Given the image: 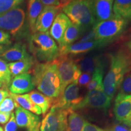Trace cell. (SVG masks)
I'll list each match as a JSON object with an SVG mask.
<instances>
[{
  "label": "cell",
  "mask_w": 131,
  "mask_h": 131,
  "mask_svg": "<svg viewBox=\"0 0 131 131\" xmlns=\"http://www.w3.org/2000/svg\"><path fill=\"white\" fill-rule=\"evenodd\" d=\"M33 82L42 94L56 99L61 95V83L57 64L53 61L38 63L33 70Z\"/></svg>",
  "instance_id": "6da1fadb"
},
{
  "label": "cell",
  "mask_w": 131,
  "mask_h": 131,
  "mask_svg": "<svg viewBox=\"0 0 131 131\" xmlns=\"http://www.w3.org/2000/svg\"><path fill=\"white\" fill-rule=\"evenodd\" d=\"M130 70L131 56L128 52L120 49L111 55L110 68L103 80V91L111 99Z\"/></svg>",
  "instance_id": "7a4b0ae2"
},
{
  "label": "cell",
  "mask_w": 131,
  "mask_h": 131,
  "mask_svg": "<svg viewBox=\"0 0 131 131\" xmlns=\"http://www.w3.org/2000/svg\"><path fill=\"white\" fill-rule=\"evenodd\" d=\"M62 10L72 23L80 27L85 32L96 23L91 1L72 0Z\"/></svg>",
  "instance_id": "3957f363"
},
{
  "label": "cell",
  "mask_w": 131,
  "mask_h": 131,
  "mask_svg": "<svg viewBox=\"0 0 131 131\" xmlns=\"http://www.w3.org/2000/svg\"><path fill=\"white\" fill-rule=\"evenodd\" d=\"M30 46L37 58L42 61L50 62L59 57L58 46L49 32H37L30 37Z\"/></svg>",
  "instance_id": "277c9868"
},
{
  "label": "cell",
  "mask_w": 131,
  "mask_h": 131,
  "mask_svg": "<svg viewBox=\"0 0 131 131\" xmlns=\"http://www.w3.org/2000/svg\"><path fill=\"white\" fill-rule=\"evenodd\" d=\"M129 21L115 15L107 20L101 21L94 26L95 40L109 44L125 31Z\"/></svg>",
  "instance_id": "5b68a950"
},
{
  "label": "cell",
  "mask_w": 131,
  "mask_h": 131,
  "mask_svg": "<svg viewBox=\"0 0 131 131\" xmlns=\"http://www.w3.org/2000/svg\"><path fill=\"white\" fill-rule=\"evenodd\" d=\"M54 61L58 68L63 93L68 85L78 81L82 72L76 61L69 55H60Z\"/></svg>",
  "instance_id": "8992f818"
},
{
  "label": "cell",
  "mask_w": 131,
  "mask_h": 131,
  "mask_svg": "<svg viewBox=\"0 0 131 131\" xmlns=\"http://www.w3.org/2000/svg\"><path fill=\"white\" fill-rule=\"evenodd\" d=\"M70 111L52 106L49 112L42 119L40 131H67L68 116Z\"/></svg>",
  "instance_id": "52a82bcc"
},
{
  "label": "cell",
  "mask_w": 131,
  "mask_h": 131,
  "mask_svg": "<svg viewBox=\"0 0 131 131\" xmlns=\"http://www.w3.org/2000/svg\"><path fill=\"white\" fill-rule=\"evenodd\" d=\"M110 98L103 89H95L88 92L79 103L71 108V111H76L84 109H96L107 112L111 104Z\"/></svg>",
  "instance_id": "ba28073f"
},
{
  "label": "cell",
  "mask_w": 131,
  "mask_h": 131,
  "mask_svg": "<svg viewBox=\"0 0 131 131\" xmlns=\"http://www.w3.org/2000/svg\"><path fill=\"white\" fill-rule=\"evenodd\" d=\"M25 18L26 13L23 9L18 7L14 8L0 15V29L12 35H17L23 29Z\"/></svg>",
  "instance_id": "9c48e42d"
},
{
  "label": "cell",
  "mask_w": 131,
  "mask_h": 131,
  "mask_svg": "<svg viewBox=\"0 0 131 131\" xmlns=\"http://www.w3.org/2000/svg\"><path fill=\"white\" fill-rule=\"evenodd\" d=\"M82 99L83 97L80 95V89L77 82H75L68 85L61 95L53 100L52 106L72 111L71 108L79 103Z\"/></svg>",
  "instance_id": "30bf717a"
},
{
  "label": "cell",
  "mask_w": 131,
  "mask_h": 131,
  "mask_svg": "<svg viewBox=\"0 0 131 131\" xmlns=\"http://www.w3.org/2000/svg\"><path fill=\"white\" fill-rule=\"evenodd\" d=\"M17 126L26 128L28 131H34L40 128V118L34 113L19 106L15 114Z\"/></svg>",
  "instance_id": "8fae6325"
},
{
  "label": "cell",
  "mask_w": 131,
  "mask_h": 131,
  "mask_svg": "<svg viewBox=\"0 0 131 131\" xmlns=\"http://www.w3.org/2000/svg\"><path fill=\"white\" fill-rule=\"evenodd\" d=\"M106 45H107V44L96 40L87 42H78L77 43L72 44L61 52H60L59 53V56L60 55H75V56H77V55L86 53L94 50H96V49L103 48V47H105Z\"/></svg>",
  "instance_id": "7c38bea8"
},
{
  "label": "cell",
  "mask_w": 131,
  "mask_h": 131,
  "mask_svg": "<svg viewBox=\"0 0 131 131\" xmlns=\"http://www.w3.org/2000/svg\"><path fill=\"white\" fill-rule=\"evenodd\" d=\"M60 9L58 6H45L36 21L35 32H48Z\"/></svg>",
  "instance_id": "4fadbf2b"
},
{
  "label": "cell",
  "mask_w": 131,
  "mask_h": 131,
  "mask_svg": "<svg viewBox=\"0 0 131 131\" xmlns=\"http://www.w3.org/2000/svg\"><path fill=\"white\" fill-rule=\"evenodd\" d=\"M91 1L96 23L114 16L113 11L114 0H91Z\"/></svg>",
  "instance_id": "5bb4252c"
},
{
  "label": "cell",
  "mask_w": 131,
  "mask_h": 131,
  "mask_svg": "<svg viewBox=\"0 0 131 131\" xmlns=\"http://www.w3.org/2000/svg\"><path fill=\"white\" fill-rule=\"evenodd\" d=\"M35 88L30 73H25L15 77L9 85L10 92L14 94L22 95L32 91Z\"/></svg>",
  "instance_id": "9a60e30c"
},
{
  "label": "cell",
  "mask_w": 131,
  "mask_h": 131,
  "mask_svg": "<svg viewBox=\"0 0 131 131\" xmlns=\"http://www.w3.org/2000/svg\"><path fill=\"white\" fill-rule=\"evenodd\" d=\"M70 23V19L64 13H59L54 19L49 34L52 38L58 42V47L61 46L65 31Z\"/></svg>",
  "instance_id": "2e32d148"
},
{
  "label": "cell",
  "mask_w": 131,
  "mask_h": 131,
  "mask_svg": "<svg viewBox=\"0 0 131 131\" xmlns=\"http://www.w3.org/2000/svg\"><path fill=\"white\" fill-rule=\"evenodd\" d=\"M114 112L118 122H123L131 115V94L126 95H117L115 100Z\"/></svg>",
  "instance_id": "e0dca14e"
},
{
  "label": "cell",
  "mask_w": 131,
  "mask_h": 131,
  "mask_svg": "<svg viewBox=\"0 0 131 131\" xmlns=\"http://www.w3.org/2000/svg\"><path fill=\"white\" fill-rule=\"evenodd\" d=\"M30 57L31 56L27 52L25 45L22 43L15 44L12 47L4 50L0 55V58L10 63L20 61Z\"/></svg>",
  "instance_id": "ac0fdd59"
},
{
  "label": "cell",
  "mask_w": 131,
  "mask_h": 131,
  "mask_svg": "<svg viewBox=\"0 0 131 131\" xmlns=\"http://www.w3.org/2000/svg\"><path fill=\"white\" fill-rule=\"evenodd\" d=\"M85 31L75 24L70 23L65 31L61 46L59 49V53L63 50L70 46L77 40L80 37L82 34H84Z\"/></svg>",
  "instance_id": "d6986e66"
},
{
  "label": "cell",
  "mask_w": 131,
  "mask_h": 131,
  "mask_svg": "<svg viewBox=\"0 0 131 131\" xmlns=\"http://www.w3.org/2000/svg\"><path fill=\"white\" fill-rule=\"evenodd\" d=\"M76 61L81 72L92 74L95 69L103 63L100 55H93L81 58Z\"/></svg>",
  "instance_id": "ffe728a7"
},
{
  "label": "cell",
  "mask_w": 131,
  "mask_h": 131,
  "mask_svg": "<svg viewBox=\"0 0 131 131\" xmlns=\"http://www.w3.org/2000/svg\"><path fill=\"white\" fill-rule=\"evenodd\" d=\"M43 4L40 0H28L27 4V18L31 33H35L36 21L43 9Z\"/></svg>",
  "instance_id": "44dd1931"
},
{
  "label": "cell",
  "mask_w": 131,
  "mask_h": 131,
  "mask_svg": "<svg viewBox=\"0 0 131 131\" xmlns=\"http://www.w3.org/2000/svg\"><path fill=\"white\" fill-rule=\"evenodd\" d=\"M34 60L32 57L24 59L20 61L12 62L7 64L10 72L12 77H15L17 75L27 73L30 69L34 66Z\"/></svg>",
  "instance_id": "7402d4cb"
},
{
  "label": "cell",
  "mask_w": 131,
  "mask_h": 131,
  "mask_svg": "<svg viewBox=\"0 0 131 131\" xmlns=\"http://www.w3.org/2000/svg\"><path fill=\"white\" fill-rule=\"evenodd\" d=\"M10 96L14 98V100L18 103L20 107H23L26 110L30 111L37 115L42 114L41 110L38 106L36 105L35 103L32 102L28 94L23 95L14 94L10 92Z\"/></svg>",
  "instance_id": "603a6c76"
},
{
  "label": "cell",
  "mask_w": 131,
  "mask_h": 131,
  "mask_svg": "<svg viewBox=\"0 0 131 131\" xmlns=\"http://www.w3.org/2000/svg\"><path fill=\"white\" fill-rule=\"evenodd\" d=\"M28 95L32 102L40 108L43 115L48 111L53 104V99L48 97L40 92L34 91L29 93Z\"/></svg>",
  "instance_id": "cb8c5ba5"
},
{
  "label": "cell",
  "mask_w": 131,
  "mask_h": 131,
  "mask_svg": "<svg viewBox=\"0 0 131 131\" xmlns=\"http://www.w3.org/2000/svg\"><path fill=\"white\" fill-rule=\"evenodd\" d=\"M113 11L115 15L131 21V0H114Z\"/></svg>",
  "instance_id": "d4e9b609"
},
{
  "label": "cell",
  "mask_w": 131,
  "mask_h": 131,
  "mask_svg": "<svg viewBox=\"0 0 131 131\" xmlns=\"http://www.w3.org/2000/svg\"><path fill=\"white\" fill-rule=\"evenodd\" d=\"M104 73V62L95 69L92 78L86 88L88 92L95 89H103V77Z\"/></svg>",
  "instance_id": "484cf974"
},
{
  "label": "cell",
  "mask_w": 131,
  "mask_h": 131,
  "mask_svg": "<svg viewBox=\"0 0 131 131\" xmlns=\"http://www.w3.org/2000/svg\"><path fill=\"white\" fill-rule=\"evenodd\" d=\"M86 121L79 113L70 111L68 117V126L69 131H83Z\"/></svg>",
  "instance_id": "4316f807"
},
{
  "label": "cell",
  "mask_w": 131,
  "mask_h": 131,
  "mask_svg": "<svg viewBox=\"0 0 131 131\" xmlns=\"http://www.w3.org/2000/svg\"><path fill=\"white\" fill-rule=\"evenodd\" d=\"M0 79L2 81L3 85L6 87L9 86L12 80V75L7 66V63L1 58H0Z\"/></svg>",
  "instance_id": "83f0119b"
},
{
  "label": "cell",
  "mask_w": 131,
  "mask_h": 131,
  "mask_svg": "<svg viewBox=\"0 0 131 131\" xmlns=\"http://www.w3.org/2000/svg\"><path fill=\"white\" fill-rule=\"evenodd\" d=\"M18 103L10 96H8L0 104V112H12L15 108L19 107Z\"/></svg>",
  "instance_id": "f1b7e54d"
},
{
  "label": "cell",
  "mask_w": 131,
  "mask_h": 131,
  "mask_svg": "<svg viewBox=\"0 0 131 131\" xmlns=\"http://www.w3.org/2000/svg\"><path fill=\"white\" fill-rule=\"evenodd\" d=\"M24 0H0V15L17 7Z\"/></svg>",
  "instance_id": "f546056e"
},
{
  "label": "cell",
  "mask_w": 131,
  "mask_h": 131,
  "mask_svg": "<svg viewBox=\"0 0 131 131\" xmlns=\"http://www.w3.org/2000/svg\"><path fill=\"white\" fill-rule=\"evenodd\" d=\"M119 91L118 95H126L131 94V72L125 76L119 87Z\"/></svg>",
  "instance_id": "4dcf8cb0"
},
{
  "label": "cell",
  "mask_w": 131,
  "mask_h": 131,
  "mask_svg": "<svg viewBox=\"0 0 131 131\" xmlns=\"http://www.w3.org/2000/svg\"><path fill=\"white\" fill-rule=\"evenodd\" d=\"M17 125H16L15 117V114L12 112L11 117L9 121L5 126L4 131H16L17 130Z\"/></svg>",
  "instance_id": "1f68e13d"
},
{
  "label": "cell",
  "mask_w": 131,
  "mask_h": 131,
  "mask_svg": "<svg viewBox=\"0 0 131 131\" xmlns=\"http://www.w3.org/2000/svg\"><path fill=\"white\" fill-rule=\"evenodd\" d=\"M92 78V75L87 73H81L79 78H78L77 83L78 85L83 86H87V84L89 83Z\"/></svg>",
  "instance_id": "d6a6232c"
},
{
  "label": "cell",
  "mask_w": 131,
  "mask_h": 131,
  "mask_svg": "<svg viewBox=\"0 0 131 131\" xmlns=\"http://www.w3.org/2000/svg\"><path fill=\"white\" fill-rule=\"evenodd\" d=\"M11 43L10 35L9 33L0 29V45H7Z\"/></svg>",
  "instance_id": "836d02e7"
},
{
  "label": "cell",
  "mask_w": 131,
  "mask_h": 131,
  "mask_svg": "<svg viewBox=\"0 0 131 131\" xmlns=\"http://www.w3.org/2000/svg\"><path fill=\"white\" fill-rule=\"evenodd\" d=\"M95 33L94 28V27H92V29H89V32L86 33L85 35L83 36V38L78 41L79 42H87V41H92L95 40Z\"/></svg>",
  "instance_id": "e575fe53"
},
{
  "label": "cell",
  "mask_w": 131,
  "mask_h": 131,
  "mask_svg": "<svg viewBox=\"0 0 131 131\" xmlns=\"http://www.w3.org/2000/svg\"><path fill=\"white\" fill-rule=\"evenodd\" d=\"M83 131H103V129L94 124L86 122L83 127Z\"/></svg>",
  "instance_id": "d590c367"
},
{
  "label": "cell",
  "mask_w": 131,
  "mask_h": 131,
  "mask_svg": "<svg viewBox=\"0 0 131 131\" xmlns=\"http://www.w3.org/2000/svg\"><path fill=\"white\" fill-rule=\"evenodd\" d=\"M12 112H0V124H7L11 117Z\"/></svg>",
  "instance_id": "8d00e7d4"
},
{
  "label": "cell",
  "mask_w": 131,
  "mask_h": 131,
  "mask_svg": "<svg viewBox=\"0 0 131 131\" xmlns=\"http://www.w3.org/2000/svg\"><path fill=\"white\" fill-rule=\"evenodd\" d=\"M108 131H130V129L127 128L126 126L121 124H115L111 127Z\"/></svg>",
  "instance_id": "74e56055"
},
{
  "label": "cell",
  "mask_w": 131,
  "mask_h": 131,
  "mask_svg": "<svg viewBox=\"0 0 131 131\" xmlns=\"http://www.w3.org/2000/svg\"><path fill=\"white\" fill-rule=\"evenodd\" d=\"M45 6H58L60 5L59 0H40Z\"/></svg>",
  "instance_id": "f35d334b"
},
{
  "label": "cell",
  "mask_w": 131,
  "mask_h": 131,
  "mask_svg": "<svg viewBox=\"0 0 131 131\" xmlns=\"http://www.w3.org/2000/svg\"><path fill=\"white\" fill-rule=\"evenodd\" d=\"M10 92L5 89H0V104L6 97L9 96Z\"/></svg>",
  "instance_id": "ab89813d"
},
{
  "label": "cell",
  "mask_w": 131,
  "mask_h": 131,
  "mask_svg": "<svg viewBox=\"0 0 131 131\" xmlns=\"http://www.w3.org/2000/svg\"><path fill=\"white\" fill-rule=\"evenodd\" d=\"M72 1V0H59V2H60L59 7L61 9H62L63 7H64L65 6H66L68 4H69Z\"/></svg>",
  "instance_id": "60d3db41"
},
{
  "label": "cell",
  "mask_w": 131,
  "mask_h": 131,
  "mask_svg": "<svg viewBox=\"0 0 131 131\" xmlns=\"http://www.w3.org/2000/svg\"><path fill=\"white\" fill-rule=\"evenodd\" d=\"M122 123L124 125L126 126L127 127H130V129H131V115H130V117L128 118H127V119H126L125 121H124L123 122H122Z\"/></svg>",
  "instance_id": "b9f144b4"
},
{
  "label": "cell",
  "mask_w": 131,
  "mask_h": 131,
  "mask_svg": "<svg viewBox=\"0 0 131 131\" xmlns=\"http://www.w3.org/2000/svg\"><path fill=\"white\" fill-rule=\"evenodd\" d=\"M126 46L128 52L131 56V38L126 43Z\"/></svg>",
  "instance_id": "7bdbcfd3"
},
{
  "label": "cell",
  "mask_w": 131,
  "mask_h": 131,
  "mask_svg": "<svg viewBox=\"0 0 131 131\" xmlns=\"http://www.w3.org/2000/svg\"><path fill=\"white\" fill-rule=\"evenodd\" d=\"M4 50H4V47H3L2 45H0V55H1V54L4 51Z\"/></svg>",
  "instance_id": "ee69618b"
},
{
  "label": "cell",
  "mask_w": 131,
  "mask_h": 131,
  "mask_svg": "<svg viewBox=\"0 0 131 131\" xmlns=\"http://www.w3.org/2000/svg\"><path fill=\"white\" fill-rule=\"evenodd\" d=\"M3 86V83L2 81H1V80L0 79V88H2Z\"/></svg>",
  "instance_id": "f6af8a7d"
},
{
  "label": "cell",
  "mask_w": 131,
  "mask_h": 131,
  "mask_svg": "<svg viewBox=\"0 0 131 131\" xmlns=\"http://www.w3.org/2000/svg\"><path fill=\"white\" fill-rule=\"evenodd\" d=\"M0 131H4V129H3V127L0 126Z\"/></svg>",
  "instance_id": "bcb514c9"
},
{
  "label": "cell",
  "mask_w": 131,
  "mask_h": 131,
  "mask_svg": "<svg viewBox=\"0 0 131 131\" xmlns=\"http://www.w3.org/2000/svg\"><path fill=\"white\" fill-rule=\"evenodd\" d=\"M34 131H40V129H37V130H34Z\"/></svg>",
  "instance_id": "7dc6e473"
},
{
  "label": "cell",
  "mask_w": 131,
  "mask_h": 131,
  "mask_svg": "<svg viewBox=\"0 0 131 131\" xmlns=\"http://www.w3.org/2000/svg\"><path fill=\"white\" fill-rule=\"evenodd\" d=\"M81 1H91V0H81Z\"/></svg>",
  "instance_id": "c3c4849f"
},
{
  "label": "cell",
  "mask_w": 131,
  "mask_h": 131,
  "mask_svg": "<svg viewBox=\"0 0 131 131\" xmlns=\"http://www.w3.org/2000/svg\"><path fill=\"white\" fill-rule=\"evenodd\" d=\"M103 131H106V130H103Z\"/></svg>",
  "instance_id": "681fc988"
},
{
  "label": "cell",
  "mask_w": 131,
  "mask_h": 131,
  "mask_svg": "<svg viewBox=\"0 0 131 131\" xmlns=\"http://www.w3.org/2000/svg\"><path fill=\"white\" fill-rule=\"evenodd\" d=\"M130 131H131V129H130Z\"/></svg>",
  "instance_id": "f907efd6"
},
{
  "label": "cell",
  "mask_w": 131,
  "mask_h": 131,
  "mask_svg": "<svg viewBox=\"0 0 131 131\" xmlns=\"http://www.w3.org/2000/svg\"><path fill=\"white\" fill-rule=\"evenodd\" d=\"M67 131H69V130H68H68H67Z\"/></svg>",
  "instance_id": "816d5d0a"
}]
</instances>
